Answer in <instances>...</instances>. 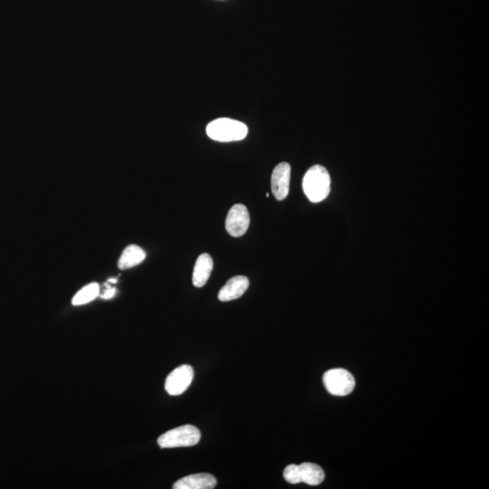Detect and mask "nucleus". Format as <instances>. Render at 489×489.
Instances as JSON below:
<instances>
[{
    "label": "nucleus",
    "instance_id": "15",
    "mask_svg": "<svg viewBox=\"0 0 489 489\" xmlns=\"http://www.w3.org/2000/svg\"><path fill=\"white\" fill-rule=\"evenodd\" d=\"M107 289L101 296L103 299L108 300L112 299L114 296L115 293H116V289L114 287H110L108 285H106Z\"/></svg>",
    "mask_w": 489,
    "mask_h": 489
},
{
    "label": "nucleus",
    "instance_id": "6",
    "mask_svg": "<svg viewBox=\"0 0 489 489\" xmlns=\"http://www.w3.org/2000/svg\"><path fill=\"white\" fill-rule=\"evenodd\" d=\"M250 217L244 205L236 204L230 209L226 218V230L234 238H239L248 232Z\"/></svg>",
    "mask_w": 489,
    "mask_h": 489
},
{
    "label": "nucleus",
    "instance_id": "13",
    "mask_svg": "<svg viewBox=\"0 0 489 489\" xmlns=\"http://www.w3.org/2000/svg\"><path fill=\"white\" fill-rule=\"evenodd\" d=\"M100 287L97 283H92L82 288L79 292L75 294L72 300L73 306H78L86 305V303L92 302L97 296H99Z\"/></svg>",
    "mask_w": 489,
    "mask_h": 489
},
{
    "label": "nucleus",
    "instance_id": "7",
    "mask_svg": "<svg viewBox=\"0 0 489 489\" xmlns=\"http://www.w3.org/2000/svg\"><path fill=\"white\" fill-rule=\"evenodd\" d=\"M291 166L281 163L276 165L271 176V190L276 200H284L289 193Z\"/></svg>",
    "mask_w": 489,
    "mask_h": 489
},
{
    "label": "nucleus",
    "instance_id": "16",
    "mask_svg": "<svg viewBox=\"0 0 489 489\" xmlns=\"http://www.w3.org/2000/svg\"><path fill=\"white\" fill-rule=\"evenodd\" d=\"M116 282H117V279H114V278H111V279H109V280H108V283L115 284V283H116Z\"/></svg>",
    "mask_w": 489,
    "mask_h": 489
},
{
    "label": "nucleus",
    "instance_id": "10",
    "mask_svg": "<svg viewBox=\"0 0 489 489\" xmlns=\"http://www.w3.org/2000/svg\"><path fill=\"white\" fill-rule=\"evenodd\" d=\"M213 270V259L209 254L200 255L194 266L193 283L196 287H204Z\"/></svg>",
    "mask_w": 489,
    "mask_h": 489
},
{
    "label": "nucleus",
    "instance_id": "12",
    "mask_svg": "<svg viewBox=\"0 0 489 489\" xmlns=\"http://www.w3.org/2000/svg\"><path fill=\"white\" fill-rule=\"evenodd\" d=\"M299 466L301 481L303 483L310 486H318L324 481V470L317 464L306 462L300 464Z\"/></svg>",
    "mask_w": 489,
    "mask_h": 489
},
{
    "label": "nucleus",
    "instance_id": "9",
    "mask_svg": "<svg viewBox=\"0 0 489 489\" xmlns=\"http://www.w3.org/2000/svg\"><path fill=\"white\" fill-rule=\"evenodd\" d=\"M217 486V479L208 473L193 474L179 479L173 485L174 489H212Z\"/></svg>",
    "mask_w": 489,
    "mask_h": 489
},
{
    "label": "nucleus",
    "instance_id": "2",
    "mask_svg": "<svg viewBox=\"0 0 489 489\" xmlns=\"http://www.w3.org/2000/svg\"><path fill=\"white\" fill-rule=\"evenodd\" d=\"M206 135L214 141L230 142L247 137L248 129L241 121L230 118H218L206 126Z\"/></svg>",
    "mask_w": 489,
    "mask_h": 489
},
{
    "label": "nucleus",
    "instance_id": "5",
    "mask_svg": "<svg viewBox=\"0 0 489 489\" xmlns=\"http://www.w3.org/2000/svg\"><path fill=\"white\" fill-rule=\"evenodd\" d=\"M194 377L193 367L184 364L173 370L165 382V390L172 396H178L187 391Z\"/></svg>",
    "mask_w": 489,
    "mask_h": 489
},
{
    "label": "nucleus",
    "instance_id": "3",
    "mask_svg": "<svg viewBox=\"0 0 489 489\" xmlns=\"http://www.w3.org/2000/svg\"><path fill=\"white\" fill-rule=\"evenodd\" d=\"M202 438L200 431L193 425H183L167 431L158 439V445L162 449L185 448L197 444Z\"/></svg>",
    "mask_w": 489,
    "mask_h": 489
},
{
    "label": "nucleus",
    "instance_id": "14",
    "mask_svg": "<svg viewBox=\"0 0 489 489\" xmlns=\"http://www.w3.org/2000/svg\"><path fill=\"white\" fill-rule=\"evenodd\" d=\"M284 478L290 484H299L301 481L300 470L299 465H288L284 470Z\"/></svg>",
    "mask_w": 489,
    "mask_h": 489
},
{
    "label": "nucleus",
    "instance_id": "8",
    "mask_svg": "<svg viewBox=\"0 0 489 489\" xmlns=\"http://www.w3.org/2000/svg\"><path fill=\"white\" fill-rule=\"evenodd\" d=\"M248 287L249 280L247 276H234L221 288L220 293H218V299L221 302H229V301L238 299L245 294Z\"/></svg>",
    "mask_w": 489,
    "mask_h": 489
},
{
    "label": "nucleus",
    "instance_id": "11",
    "mask_svg": "<svg viewBox=\"0 0 489 489\" xmlns=\"http://www.w3.org/2000/svg\"><path fill=\"white\" fill-rule=\"evenodd\" d=\"M146 253L137 245H130L124 249L123 254L118 261V267L121 270L132 269L144 262Z\"/></svg>",
    "mask_w": 489,
    "mask_h": 489
},
{
    "label": "nucleus",
    "instance_id": "1",
    "mask_svg": "<svg viewBox=\"0 0 489 489\" xmlns=\"http://www.w3.org/2000/svg\"><path fill=\"white\" fill-rule=\"evenodd\" d=\"M303 190L311 202H323L329 195L331 177L324 167L315 165L306 172L303 179Z\"/></svg>",
    "mask_w": 489,
    "mask_h": 489
},
{
    "label": "nucleus",
    "instance_id": "4",
    "mask_svg": "<svg viewBox=\"0 0 489 489\" xmlns=\"http://www.w3.org/2000/svg\"><path fill=\"white\" fill-rule=\"evenodd\" d=\"M324 384L328 393L335 396H346L355 387V379L347 370L337 368L328 370L324 375Z\"/></svg>",
    "mask_w": 489,
    "mask_h": 489
}]
</instances>
